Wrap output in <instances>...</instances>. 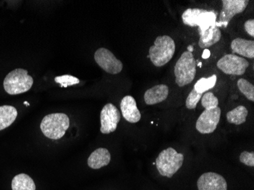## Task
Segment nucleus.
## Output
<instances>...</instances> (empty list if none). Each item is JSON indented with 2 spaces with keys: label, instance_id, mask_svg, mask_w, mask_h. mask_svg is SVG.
<instances>
[{
  "label": "nucleus",
  "instance_id": "obj_18",
  "mask_svg": "<svg viewBox=\"0 0 254 190\" xmlns=\"http://www.w3.org/2000/svg\"><path fill=\"white\" fill-rule=\"evenodd\" d=\"M18 116L16 108L12 106H0V131L10 127Z\"/></svg>",
  "mask_w": 254,
  "mask_h": 190
},
{
  "label": "nucleus",
  "instance_id": "obj_20",
  "mask_svg": "<svg viewBox=\"0 0 254 190\" xmlns=\"http://www.w3.org/2000/svg\"><path fill=\"white\" fill-rule=\"evenodd\" d=\"M248 115V111L245 106H238L227 114V121L229 124L241 125L245 124Z\"/></svg>",
  "mask_w": 254,
  "mask_h": 190
},
{
  "label": "nucleus",
  "instance_id": "obj_1",
  "mask_svg": "<svg viewBox=\"0 0 254 190\" xmlns=\"http://www.w3.org/2000/svg\"><path fill=\"white\" fill-rule=\"evenodd\" d=\"M216 11L202 8H188L182 15L183 23L189 27H198L199 35L215 27L217 22Z\"/></svg>",
  "mask_w": 254,
  "mask_h": 190
},
{
  "label": "nucleus",
  "instance_id": "obj_14",
  "mask_svg": "<svg viewBox=\"0 0 254 190\" xmlns=\"http://www.w3.org/2000/svg\"><path fill=\"white\" fill-rule=\"evenodd\" d=\"M169 94V88L166 85H158L149 88L144 94V100L147 105H155L163 102Z\"/></svg>",
  "mask_w": 254,
  "mask_h": 190
},
{
  "label": "nucleus",
  "instance_id": "obj_29",
  "mask_svg": "<svg viewBox=\"0 0 254 190\" xmlns=\"http://www.w3.org/2000/svg\"><path fill=\"white\" fill-rule=\"evenodd\" d=\"M24 104H26L27 106H29V104L28 102H25Z\"/></svg>",
  "mask_w": 254,
  "mask_h": 190
},
{
  "label": "nucleus",
  "instance_id": "obj_16",
  "mask_svg": "<svg viewBox=\"0 0 254 190\" xmlns=\"http://www.w3.org/2000/svg\"><path fill=\"white\" fill-rule=\"evenodd\" d=\"M231 49L233 54H237L241 57L254 59V41L243 38H236L231 44Z\"/></svg>",
  "mask_w": 254,
  "mask_h": 190
},
{
  "label": "nucleus",
  "instance_id": "obj_2",
  "mask_svg": "<svg viewBox=\"0 0 254 190\" xmlns=\"http://www.w3.org/2000/svg\"><path fill=\"white\" fill-rule=\"evenodd\" d=\"M176 45L171 37L168 35L158 36L154 42V45L150 47L148 58L151 60L154 65L161 67L171 61L175 55Z\"/></svg>",
  "mask_w": 254,
  "mask_h": 190
},
{
  "label": "nucleus",
  "instance_id": "obj_17",
  "mask_svg": "<svg viewBox=\"0 0 254 190\" xmlns=\"http://www.w3.org/2000/svg\"><path fill=\"white\" fill-rule=\"evenodd\" d=\"M222 38V32L220 28L216 26L212 27L209 30H207L203 34H200L199 38V46L202 49H208L214 44L220 41Z\"/></svg>",
  "mask_w": 254,
  "mask_h": 190
},
{
  "label": "nucleus",
  "instance_id": "obj_27",
  "mask_svg": "<svg viewBox=\"0 0 254 190\" xmlns=\"http://www.w3.org/2000/svg\"><path fill=\"white\" fill-rule=\"evenodd\" d=\"M245 29L246 32L249 34L250 36L254 38V20H248L245 23Z\"/></svg>",
  "mask_w": 254,
  "mask_h": 190
},
{
  "label": "nucleus",
  "instance_id": "obj_19",
  "mask_svg": "<svg viewBox=\"0 0 254 190\" xmlns=\"http://www.w3.org/2000/svg\"><path fill=\"white\" fill-rule=\"evenodd\" d=\"M11 189L12 190H36V186L28 174H20L12 179Z\"/></svg>",
  "mask_w": 254,
  "mask_h": 190
},
{
  "label": "nucleus",
  "instance_id": "obj_7",
  "mask_svg": "<svg viewBox=\"0 0 254 190\" xmlns=\"http://www.w3.org/2000/svg\"><path fill=\"white\" fill-rule=\"evenodd\" d=\"M250 63L243 57L235 54H226L217 63V67L226 75H242L246 72Z\"/></svg>",
  "mask_w": 254,
  "mask_h": 190
},
{
  "label": "nucleus",
  "instance_id": "obj_26",
  "mask_svg": "<svg viewBox=\"0 0 254 190\" xmlns=\"http://www.w3.org/2000/svg\"><path fill=\"white\" fill-rule=\"evenodd\" d=\"M240 161L248 167H254V151H243L240 155Z\"/></svg>",
  "mask_w": 254,
  "mask_h": 190
},
{
  "label": "nucleus",
  "instance_id": "obj_25",
  "mask_svg": "<svg viewBox=\"0 0 254 190\" xmlns=\"http://www.w3.org/2000/svg\"><path fill=\"white\" fill-rule=\"evenodd\" d=\"M202 94L195 92V90L192 89L188 95L186 100V107L188 109L193 110L196 108L198 103L202 98Z\"/></svg>",
  "mask_w": 254,
  "mask_h": 190
},
{
  "label": "nucleus",
  "instance_id": "obj_6",
  "mask_svg": "<svg viewBox=\"0 0 254 190\" xmlns=\"http://www.w3.org/2000/svg\"><path fill=\"white\" fill-rule=\"evenodd\" d=\"M34 80L28 75V71L23 68H16L10 72L4 79L5 91L11 95L27 92L32 87Z\"/></svg>",
  "mask_w": 254,
  "mask_h": 190
},
{
  "label": "nucleus",
  "instance_id": "obj_9",
  "mask_svg": "<svg viewBox=\"0 0 254 190\" xmlns=\"http://www.w3.org/2000/svg\"><path fill=\"white\" fill-rule=\"evenodd\" d=\"M95 61L104 71L111 75H117L122 71V62L106 48H99L95 52Z\"/></svg>",
  "mask_w": 254,
  "mask_h": 190
},
{
  "label": "nucleus",
  "instance_id": "obj_11",
  "mask_svg": "<svg viewBox=\"0 0 254 190\" xmlns=\"http://www.w3.org/2000/svg\"><path fill=\"white\" fill-rule=\"evenodd\" d=\"M121 114L116 106L107 104L104 106L101 112V132L103 134H110L118 128L121 121Z\"/></svg>",
  "mask_w": 254,
  "mask_h": 190
},
{
  "label": "nucleus",
  "instance_id": "obj_10",
  "mask_svg": "<svg viewBox=\"0 0 254 190\" xmlns=\"http://www.w3.org/2000/svg\"><path fill=\"white\" fill-rule=\"evenodd\" d=\"M220 108L205 110L198 118L195 128L201 134H210L215 132L221 118Z\"/></svg>",
  "mask_w": 254,
  "mask_h": 190
},
{
  "label": "nucleus",
  "instance_id": "obj_5",
  "mask_svg": "<svg viewBox=\"0 0 254 190\" xmlns=\"http://www.w3.org/2000/svg\"><path fill=\"white\" fill-rule=\"evenodd\" d=\"M196 74V63L193 54L188 51L183 53L175 66V81L179 87L189 85Z\"/></svg>",
  "mask_w": 254,
  "mask_h": 190
},
{
  "label": "nucleus",
  "instance_id": "obj_3",
  "mask_svg": "<svg viewBox=\"0 0 254 190\" xmlns=\"http://www.w3.org/2000/svg\"><path fill=\"white\" fill-rule=\"evenodd\" d=\"M184 154L177 152L173 148L163 150L156 158L155 164L160 175L171 178L182 167Z\"/></svg>",
  "mask_w": 254,
  "mask_h": 190
},
{
  "label": "nucleus",
  "instance_id": "obj_24",
  "mask_svg": "<svg viewBox=\"0 0 254 190\" xmlns=\"http://www.w3.org/2000/svg\"><path fill=\"white\" fill-rule=\"evenodd\" d=\"M55 82L58 83L62 88L72 86L80 82V80L76 77L70 75H64L55 78Z\"/></svg>",
  "mask_w": 254,
  "mask_h": 190
},
{
  "label": "nucleus",
  "instance_id": "obj_23",
  "mask_svg": "<svg viewBox=\"0 0 254 190\" xmlns=\"http://www.w3.org/2000/svg\"><path fill=\"white\" fill-rule=\"evenodd\" d=\"M201 104L205 110H211L218 108L219 101L213 93L207 91L201 98Z\"/></svg>",
  "mask_w": 254,
  "mask_h": 190
},
{
  "label": "nucleus",
  "instance_id": "obj_22",
  "mask_svg": "<svg viewBox=\"0 0 254 190\" xmlns=\"http://www.w3.org/2000/svg\"><path fill=\"white\" fill-rule=\"evenodd\" d=\"M238 87L241 94H243L247 99L254 101V86L252 83L245 78H240L238 81Z\"/></svg>",
  "mask_w": 254,
  "mask_h": 190
},
{
  "label": "nucleus",
  "instance_id": "obj_21",
  "mask_svg": "<svg viewBox=\"0 0 254 190\" xmlns=\"http://www.w3.org/2000/svg\"><path fill=\"white\" fill-rule=\"evenodd\" d=\"M217 76L215 75H212V76L208 77V78H201L200 79L198 80L195 82L194 85L193 89L195 90V92L198 94H203L205 92L212 89L215 87L216 84Z\"/></svg>",
  "mask_w": 254,
  "mask_h": 190
},
{
  "label": "nucleus",
  "instance_id": "obj_28",
  "mask_svg": "<svg viewBox=\"0 0 254 190\" xmlns=\"http://www.w3.org/2000/svg\"><path fill=\"white\" fill-rule=\"evenodd\" d=\"M209 56H210V52H209L208 50L205 49V51H204L203 54H202V57H203L204 59H207L209 58Z\"/></svg>",
  "mask_w": 254,
  "mask_h": 190
},
{
  "label": "nucleus",
  "instance_id": "obj_8",
  "mask_svg": "<svg viewBox=\"0 0 254 190\" xmlns=\"http://www.w3.org/2000/svg\"><path fill=\"white\" fill-rule=\"evenodd\" d=\"M222 8L219 19L215 24L217 28H227L230 21L238 14L242 13L249 4V0H222Z\"/></svg>",
  "mask_w": 254,
  "mask_h": 190
},
{
  "label": "nucleus",
  "instance_id": "obj_15",
  "mask_svg": "<svg viewBox=\"0 0 254 190\" xmlns=\"http://www.w3.org/2000/svg\"><path fill=\"white\" fill-rule=\"evenodd\" d=\"M111 156L107 148H99L90 154L88 165L91 169L98 170L106 167L111 162Z\"/></svg>",
  "mask_w": 254,
  "mask_h": 190
},
{
  "label": "nucleus",
  "instance_id": "obj_13",
  "mask_svg": "<svg viewBox=\"0 0 254 190\" xmlns=\"http://www.w3.org/2000/svg\"><path fill=\"white\" fill-rule=\"evenodd\" d=\"M122 115L127 122L136 124L141 120V114L137 108L136 102L132 96H125L121 102Z\"/></svg>",
  "mask_w": 254,
  "mask_h": 190
},
{
  "label": "nucleus",
  "instance_id": "obj_4",
  "mask_svg": "<svg viewBox=\"0 0 254 190\" xmlns=\"http://www.w3.org/2000/svg\"><path fill=\"white\" fill-rule=\"evenodd\" d=\"M69 127V118L62 113H56L47 115L43 118L41 129L46 137L57 140L65 135Z\"/></svg>",
  "mask_w": 254,
  "mask_h": 190
},
{
  "label": "nucleus",
  "instance_id": "obj_12",
  "mask_svg": "<svg viewBox=\"0 0 254 190\" xmlns=\"http://www.w3.org/2000/svg\"><path fill=\"white\" fill-rule=\"evenodd\" d=\"M197 188L199 190H228V184L220 174L207 172L198 179Z\"/></svg>",
  "mask_w": 254,
  "mask_h": 190
}]
</instances>
